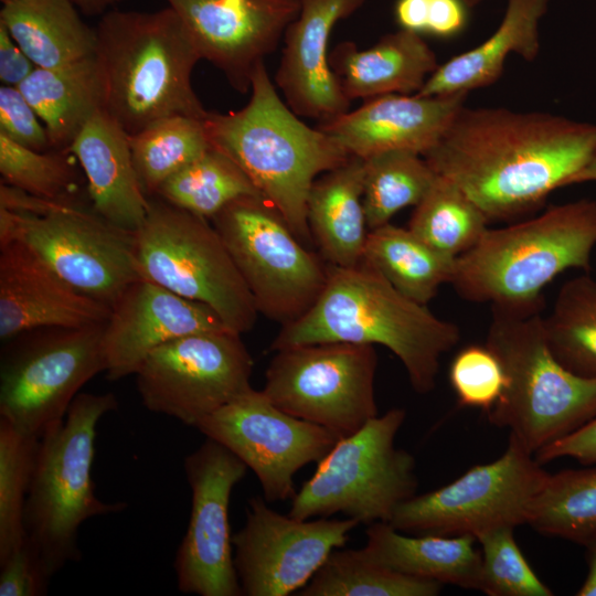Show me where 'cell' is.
<instances>
[{
	"instance_id": "obj_1",
	"label": "cell",
	"mask_w": 596,
	"mask_h": 596,
	"mask_svg": "<svg viewBox=\"0 0 596 596\" xmlns=\"http://www.w3.org/2000/svg\"><path fill=\"white\" fill-rule=\"evenodd\" d=\"M596 152V125L544 111L462 107L425 160L489 222L514 220L570 185Z\"/></svg>"
},
{
	"instance_id": "obj_2",
	"label": "cell",
	"mask_w": 596,
	"mask_h": 596,
	"mask_svg": "<svg viewBox=\"0 0 596 596\" xmlns=\"http://www.w3.org/2000/svg\"><path fill=\"white\" fill-rule=\"evenodd\" d=\"M459 327L395 289L363 260L328 265L323 290L299 319L281 326L272 351L321 342L380 344L404 365L419 394L434 390L440 358L457 345Z\"/></svg>"
},
{
	"instance_id": "obj_3",
	"label": "cell",
	"mask_w": 596,
	"mask_h": 596,
	"mask_svg": "<svg viewBox=\"0 0 596 596\" xmlns=\"http://www.w3.org/2000/svg\"><path fill=\"white\" fill-rule=\"evenodd\" d=\"M211 148L231 158L272 202L301 243H311L308 196L321 173L350 155L319 127L306 125L279 97L260 62L252 76L248 103L236 111H209Z\"/></svg>"
},
{
	"instance_id": "obj_4",
	"label": "cell",
	"mask_w": 596,
	"mask_h": 596,
	"mask_svg": "<svg viewBox=\"0 0 596 596\" xmlns=\"http://www.w3.org/2000/svg\"><path fill=\"white\" fill-rule=\"evenodd\" d=\"M96 32L104 110L128 135L175 115L205 119L209 110L191 81L202 58L172 8L110 10L102 15Z\"/></svg>"
},
{
	"instance_id": "obj_5",
	"label": "cell",
	"mask_w": 596,
	"mask_h": 596,
	"mask_svg": "<svg viewBox=\"0 0 596 596\" xmlns=\"http://www.w3.org/2000/svg\"><path fill=\"white\" fill-rule=\"evenodd\" d=\"M596 246V201L547 207L529 220L488 228L456 258L450 285L471 302L542 309L543 289L567 269L588 270Z\"/></svg>"
},
{
	"instance_id": "obj_6",
	"label": "cell",
	"mask_w": 596,
	"mask_h": 596,
	"mask_svg": "<svg viewBox=\"0 0 596 596\" xmlns=\"http://www.w3.org/2000/svg\"><path fill=\"white\" fill-rule=\"evenodd\" d=\"M541 311L491 307L485 342L507 377L488 419L533 455L596 416V377L577 375L555 358Z\"/></svg>"
},
{
	"instance_id": "obj_7",
	"label": "cell",
	"mask_w": 596,
	"mask_h": 596,
	"mask_svg": "<svg viewBox=\"0 0 596 596\" xmlns=\"http://www.w3.org/2000/svg\"><path fill=\"white\" fill-rule=\"evenodd\" d=\"M117 408L113 393H78L64 419L40 437L24 528L51 577L81 558L78 530L87 519L127 508L99 500L92 478L97 425Z\"/></svg>"
},
{
	"instance_id": "obj_8",
	"label": "cell",
	"mask_w": 596,
	"mask_h": 596,
	"mask_svg": "<svg viewBox=\"0 0 596 596\" xmlns=\"http://www.w3.org/2000/svg\"><path fill=\"white\" fill-rule=\"evenodd\" d=\"M405 417V409L394 407L340 438L295 493L288 514L309 520L342 513L368 525L390 522L418 485L414 457L395 447Z\"/></svg>"
},
{
	"instance_id": "obj_9",
	"label": "cell",
	"mask_w": 596,
	"mask_h": 596,
	"mask_svg": "<svg viewBox=\"0 0 596 596\" xmlns=\"http://www.w3.org/2000/svg\"><path fill=\"white\" fill-rule=\"evenodd\" d=\"M135 235L141 278L209 306L236 333L254 327L258 311L253 296L207 219L150 200Z\"/></svg>"
},
{
	"instance_id": "obj_10",
	"label": "cell",
	"mask_w": 596,
	"mask_h": 596,
	"mask_svg": "<svg viewBox=\"0 0 596 596\" xmlns=\"http://www.w3.org/2000/svg\"><path fill=\"white\" fill-rule=\"evenodd\" d=\"M211 223L265 317L290 323L317 301L328 264L305 248L287 222L262 194L242 196Z\"/></svg>"
},
{
	"instance_id": "obj_11",
	"label": "cell",
	"mask_w": 596,
	"mask_h": 596,
	"mask_svg": "<svg viewBox=\"0 0 596 596\" xmlns=\"http://www.w3.org/2000/svg\"><path fill=\"white\" fill-rule=\"evenodd\" d=\"M105 323L10 339L1 355L0 417L39 438L63 421L81 387L106 370Z\"/></svg>"
},
{
	"instance_id": "obj_12",
	"label": "cell",
	"mask_w": 596,
	"mask_h": 596,
	"mask_svg": "<svg viewBox=\"0 0 596 596\" xmlns=\"http://www.w3.org/2000/svg\"><path fill=\"white\" fill-rule=\"evenodd\" d=\"M262 390L278 408L340 438L377 416L374 345L321 342L279 349Z\"/></svg>"
},
{
	"instance_id": "obj_13",
	"label": "cell",
	"mask_w": 596,
	"mask_h": 596,
	"mask_svg": "<svg viewBox=\"0 0 596 596\" xmlns=\"http://www.w3.org/2000/svg\"><path fill=\"white\" fill-rule=\"evenodd\" d=\"M549 472L510 434L504 453L476 465L454 481L402 502L389 522L412 535L475 538L499 526L528 522L532 502Z\"/></svg>"
},
{
	"instance_id": "obj_14",
	"label": "cell",
	"mask_w": 596,
	"mask_h": 596,
	"mask_svg": "<svg viewBox=\"0 0 596 596\" xmlns=\"http://www.w3.org/2000/svg\"><path fill=\"white\" fill-rule=\"evenodd\" d=\"M22 240L68 285L110 309L140 279L136 235L75 203L46 215L0 209V246Z\"/></svg>"
},
{
	"instance_id": "obj_15",
	"label": "cell",
	"mask_w": 596,
	"mask_h": 596,
	"mask_svg": "<svg viewBox=\"0 0 596 596\" xmlns=\"http://www.w3.org/2000/svg\"><path fill=\"white\" fill-rule=\"evenodd\" d=\"M253 366L241 334L221 330L185 336L158 347L135 376L146 408L196 427L252 389Z\"/></svg>"
},
{
	"instance_id": "obj_16",
	"label": "cell",
	"mask_w": 596,
	"mask_h": 596,
	"mask_svg": "<svg viewBox=\"0 0 596 596\" xmlns=\"http://www.w3.org/2000/svg\"><path fill=\"white\" fill-rule=\"evenodd\" d=\"M195 428L254 471L268 502L292 499L295 473L318 462L340 439L323 426L287 414L253 387Z\"/></svg>"
},
{
	"instance_id": "obj_17",
	"label": "cell",
	"mask_w": 596,
	"mask_h": 596,
	"mask_svg": "<svg viewBox=\"0 0 596 596\" xmlns=\"http://www.w3.org/2000/svg\"><path fill=\"white\" fill-rule=\"evenodd\" d=\"M247 469L237 456L211 438L185 457L191 512L173 564L181 593L243 595L234 565L228 507L232 490Z\"/></svg>"
},
{
	"instance_id": "obj_18",
	"label": "cell",
	"mask_w": 596,
	"mask_h": 596,
	"mask_svg": "<svg viewBox=\"0 0 596 596\" xmlns=\"http://www.w3.org/2000/svg\"><path fill=\"white\" fill-rule=\"evenodd\" d=\"M249 499L245 524L232 536L243 595L287 596L300 590L328 556L343 547L356 520H300Z\"/></svg>"
},
{
	"instance_id": "obj_19",
	"label": "cell",
	"mask_w": 596,
	"mask_h": 596,
	"mask_svg": "<svg viewBox=\"0 0 596 596\" xmlns=\"http://www.w3.org/2000/svg\"><path fill=\"white\" fill-rule=\"evenodd\" d=\"M182 20L202 60L241 94L298 15L299 0H164Z\"/></svg>"
},
{
	"instance_id": "obj_20",
	"label": "cell",
	"mask_w": 596,
	"mask_h": 596,
	"mask_svg": "<svg viewBox=\"0 0 596 596\" xmlns=\"http://www.w3.org/2000/svg\"><path fill=\"white\" fill-rule=\"evenodd\" d=\"M221 330L230 329L209 306L140 278L115 302L105 323V372L109 380H120L135 374L150 352L169 341Z\"/></svg>"
},
{
	"instance_id": "obj_21",
	"label": "cell",
	"mask_w": 596,
	"mask_h": 596,
	"mask_svg": "<svg viewBox=\"0 0 596 596\" xmlns=\"http://www.w3.org/2000/svg\"><path fill=\"white\" fill-rule=\"evenodd\" d=\"M111 309L68 285L24 241L0 246V338L104 323Z\"/></svg>"
},
{
	"instance_id": "obj_22",
	"label": "cell",
	"mask_w": 596,
	"mask_h": 596,
	"mask_svg": "<svg viewBox=\"0 0 596 596\" xmlns=\"http://www.w3.org/2000/svg\"><path fill=\"white\" fill-rule=\"evenodd\" d=\"M365 0H299L298 15L284 34L275 82L285 103L299 117L323 123L350 109L330 66L328 42L334 25Z\"/></svg>"
},
{
	"instance_id": "obj_23",
	"label": "cell",
	"mask_w": 596,
	"mask_h": 596,
	"mask_svg": "<svg viewBox=\"0 0 596 596\" xmlns=\"http://www.w3.org/2000/svg\"><path fill=\"white\" fill-rule=\"evenodd\" d=\"M467 95H383L318 127L350 156L363 160L394 150L425 156L465 106Z\"/></svg>"
},
{
	"instance_id": "obj_24",
	"label": "cell",
	"mask_w": 596,
	"mask_h": 596,
	"mask_svg": "<svg viewBox=\"0 0 596 596\" xmlns=\"http://www.w3.org/2000/svg\"><path fill=\"white\" fill-rule=\"evenodd\" d=\"M67 150L84 170L93 211L118 227L137 232L150 200L138 181L128 134L123 127L100 109Z\"/></svg>"
},
{
	"instance_id": "obj_25",
	"label": "cell",
	"mask_w": 596,
	"mask_h": 596,
	"mask_svg": "<svg viewBox=\"0 0 596 596\" xmlns=\"http://www.w3.org/2000/svg\"><path fill=\"white\" fill-rule=\"evenodd\" d=\"M329 63L350 102L416 94L438 66L422 35L403 29L364 50L352 41L341 42L329 54Z\"/></svg>"
},
{
	"instance_id": "obj_26",
	"label": "cell",
	"mask_w": 596,
	"mask_h": 596,
	"mask_svg": "<svg viewBox=\"0 0 596 596\" xmlns=\"http://www.w3.org/2000/svg\"><path fill=\"white\" fill-rule=\"evenodd\" d=\"M550 0H508L497 30L481 44L437 66L422 88L421 96L469 94L496 83L512 53L528 62L541 49L540 22Z\"/></svg>"
},
{
	"instance_id": "obj_27",
	"label": "cell",
	"mask_w": 596,
	"mask_h": 596,
	"mask_svg": "<svg viewBox=\"0 0 596 596\" xmlns=\"http://www.w3.org/2000/svg\"><path fill=\"white\" fill-rule=\"evenodd\" d=\"M364 160L350 156L313 182L307 203L312 240L328 265L353 267L363 260L369 234L363 207Z\"/></svg>"
},
{
	"instance_id": "obj_28",
	"label": "cell",
	"mask_w": 596,
	"mask_h": 596,
	"mask_svg": "<svg viewBox=\"0 0 596 596\" xmlns=\"http://www.w3.org/2000/svg\"><path fill=\"white\" fill-rule=\"evenodd\" d=\"M471 534L406 535L389 522L366 530L363 550L380 564L397 572L481 590V552Z\"/></svg>"
},
{
	"instance_id": "obj_29",
	"label": "cell",
	"mask_w": 596,
	"mask_h": 596,
	"mask_svg": "<svg viewBox=\"0 0 596 596\" xmlns=\"http://www.w3.org/2000/svg\"><path fill=\"white\" fill-rule=\"evenodd\" d=\"M18 88L43 121L55 150H67L86 123L104 109L96 55L62 67H36Z\"/></svg>"
},
{
	"instance_id": "obj_30",
	"label": "cell",
	"mask_w": 596,
	"mask_h": 596,
	"mask_svg": "<svg viewBox=\"0 0 596 596\" xmlns=\"http://www.w3.org/2000/svg\"><path fill=\"white\" fill-rule=\"evenodd\" d=\"M0 23L36 67H62L96 55V29L70 0H15L3 4Z\"/></svg>"
},
{
	"instance_id": "obj_31",
	"label": "cell",
	"mask_w": 596,
	"mask_h": 596,
	"mask_svg": "<svg viewBox=\"0 0 596 596\" xmlns=\"http://www.w3.org/2000/svg\"><path fill=\"white\" fill-rule=\"evenodd\" d=\"M363 262L407 298L426 305L450 284L456 258L444 255L408 227L387 223L369 231Z\"/></svg>"
},
{
	"instance_id": "obj_32",
	"label": "cell",
	"mask_w": 596,
	"mask_h": 596,
	"mask_svg": "<svg viewBox=\"0 0 596 596\" xmlns=\"http://www.w3.org/2000/svg\"><path fill=\"white\" fill-rule=\"evenodd\" d=\"M443 584L386 567L362 549L334 550L300 596H436Z\"/></svg>"
},
{
	"instance_id": "obj_33",
	"label": "cell",
	"mask_w": 596,
	"mask_h": 596,
	"mask_svg": "<svg viewBox=\"0 0 596 596\" xmlns=\"http://www.w3.org/2000/svg\"><path fill=\"white\" fill-rule=\"evenodd\" d=\"M136 174L146 196L210 148L204 119L175 115L128 135Z\"/></svg>"
},
{
	"instance_id": "obj_34",
	"label": "cell",
	"mask_w": 596,
	"mask_h": 596,
	"mask_svg": "<svg viewBox=\"0 0 596 596\" xmlns=\"http://www.w3.org/2000/svg\"><path fill=\"white\" fill-rule=\"evenodd\" d=\"M488 224L483 212L460 188L437 174L415 206L408 228L435 251L457 258L481 240Z\"/></svg>"
},
{
	"instance_id": "obj_35",
	"label": "cell",
	"mask_w": 596,
	"mask_h": 596,
	"mask_svg": "<svg viewBox=\"0 0 596 596\" xmlns=\"http://www.w3.org/2000/svg\"><path fill=\"white\" fill-rule=\"evenodd\" d=\"M549 345L571 372L596 377V280L582 275L560 289L552 310L543 317Z\"/></svg>"
},
{
	"instance_id": "obj_36",
	"label": "cell",
	"mask_w": 596,
	"mask_h": 596,
	"mask_svg": "<svg viewBox=\"0 0 596 596\" xmlns=\"http://www.w3.org/2000/svg\"><path fill=\"white\" fill-rule=\"evenodd\" d=\"M526 523L545 535L583 545L596 534V467L549 473Z\"/></svg>"
},
{
	"instance_id": "obj_37",
	"label": "cell",
	"mask_w": 596,
	"mask_h": 596,
	"mask_svg": "<svg viewBox=\"0 0 596 596\" xmlns=\"http://www.w3.org/2000/svg\"><path fill=\"white\" fill-rule=\"evenodd\" d=\"M260 194L226 155L210 148L159 188L157 195L184 211L211 220L233 201Z\"/></svg>"
},
{
	"instance_id": "obj_38",
	"label": "cell",
	"mask_w": 596,
	"mask_h": 596,
	"mask_svg": "<svg viewBox=\"0 0 596 596\" xmlns=\"http://www.w3.org/2000/svg\"><path fill=\"white\" fill-rule=\"evenodd\" d=\"M437 174L418 153L394 150L364 160L363 207L369 231L390 223L407 206H416Z\"/></svg>"
},
{
	"instance_id": "obj_39",
	"label": "cell",
	"mask_w": 596,
	"mask_h": 596,
	"mask_svg": "<svg viewBox=\"0 0 596 596\" xmlns=\"http://www.w3.org/2000/svg\"><path fill=\"white\" fill-rule=\"evenodd\" d=\"M39 440L0 417V562L26 538L24 508Z\"/></svg>"
},
{
	"instance_id": "obj_40",
	"label": "cell",
	"mask_w": 596,
	"mask_h": 596,
	"mask_svg": "<svg viewBox=\"0 0 596 596\" xmlns=\"http://www.w3.org/2000/svg\"><path fill=\"white\" fill-rule=\"evenodd\" d=\"M68 153L55 149L36 151L0 132L1 182L43 199L73 201L77 173Z\"/></svg>"
},
{
	"instance_id": "obj_41",
	"label": "cell",
	"mask_w": 596,
	"mask_h": 596,
	"mask_svg": "<svg viewBox=\"0 0 596 596\" xmlns=\"http://www.w3.org/2000/svg\"><path fill=\"white\" fill-rule=\"evenodd\" d=\"M481 552V590L489 596H553L532 570L514 539L513 526L476 536Z\"/></svg>"
},
{
	"instance_id": "obj_42",
	"label": "cell",
	"mask_w": 596,
	"mask_h": 596,
	"mask_svg": "<svg viewBox=\"0 0 596 596\" xmlns=\"http://www.w3.org/2000/svg\"><path fill=\"white\" fill-rule=\"evenodd\" d=\"M460 405L489 412L501 397L505 372L498 355L485 344H469L454 356L448 372Z\"/></svg>"
},
{
	"instance_id": "obj_43",
	"label": "cell",
	"mask_w": 596,
	"mask_h": 596,
	"mask_svg": "<svg viewBox=\"0 0 596 596\" xmlns=\"http://www.w3.org/2000/svg\"><path fill=\"white\" fill-rule=\"evenodd\" d=\"M0 132L30 149L53 150L45 127L18 87H0Z\"/></svg>"
},
{
	"instance_id": "obj_44",
	"label": "cell",
	"mask_w": 596,
	"mask_h": 596,
	"mask_svg": "<svg viewBox=\"0 0 596 596\" xmlns=\"http://www.w3.org/2000/svg\"><path fill=\"white\" fill-rule=\"evenodd\" d=\"M0 596H41L47 593L51 576L28 538L0 562Z\"/></svg>"
},
{
	"instance_id": "obj_45",
	"label": "cell",
	"mask_w": 596,
	"mask_h": 596,
	"mask_svg": "<svg viewBox=\"0 0 596 596\" xmlns=\"http://www.w3.org/2000/svg\"><path fill=\"white\" fill-rule=\"evenodd\" d=\"M467 9L464 0H423L421 35L440 39L457 36L467 25Z\"/></svg>"
},
{
	"instance_id": "obj_46",
	"label": "cell",
	"mask_w": 596,
	"mask_h": 596,
	"mask_svg": "<svg viewBox=\"0 0 596 596\" xmlns=\"http://www.w3.org/2000/svg\"><path fill=\"white\" fill-rule=\"evenodd\" d=\"M535 459L545 464L570 457L583 465H596V416L587 423L551 443L534 454Z\"/></svg>"
},
{
	"instance_id": "obj_47",
	"label": "cell",
	"mask_w": 596,
	"mask_h": 596,
	"mask_svg": "<svg viewBox=\"0 0 596 596\" xmlns=\"http://www.w3.org/2000/svg\"><path fill=\"white\" fill-rule=\"evenodd\" d=\"M36 68L35 64L0 23V81L2 85L18 87Z\"/></svg>"
},
{
	"instance_id": "obj_48",
	"label": "cell",
	"mask_w": 596,
	"mask_h": 596,
	"mask_svg": "<svg viewBox=\"0 0 596 596\" xmlns=\"http://www.w3.org/2000/svg\"><path fill=\"white\" fill-rule=\"evenodd\" d=\"M74 201H54L33 195L21 189L1 182L0 209L28 215H46Z\"/></svg>"
},
{
	"instance_id": "obj_49",
	"label": "cell",
	"mask_w": 596,
	"mask_h": 596,
	"mask_svg": "<svg viewBox=\"0 0 596 596\" xmlns=\"http://www.w3.org/2000/svg\"><path fill=\"white\" fill-rule=\"evenodd\" d=\"M583 545L586 547L588 571L583 585L575 595L596 596V534L585 541Z\"/></svg>"
},
{
	"instance_id": "obj_50",
	"label": "cell",
	"mask_w": 596,
	"mask_h": 596,
	"mask_svg": "<svg viewBox=\"0 0 596 596\" xmlns=\"http://www.w3.org/2000/svg\"><path fill=\"white\" fill-rule=\"evenodd\" d=\"M81 12L86 15L104 14L107 10L125 0H70Z\"/></svg>"
},
{
	"instance_id": "obj_51",
	"label": "cell",
	"mask_w": 596,
	"mask_h": 596,
	"mask_svg": "<svg viewBox=\"0 0 596 596\" xmlns=\"http://www.w3.org/2000/svg\"><path fill=\"white\" fill-rule=\"evenodd\" d=\"M585 182H596V152L586 167L573 178L571 184Z\"/></svg>"
},
{
	"instance_id": "obj_52",
	"label": "cell",
	"mask_w": 596,
	"mask_h": 596,
	"mask_svg": "<svg viewBox=\"0 0 596 596\" xmlns=\"http://www.w3.org/2000/svg\"><path fill=\"white\" fill-rule=\"evenodd\" d=\"M482 0H464L468 8L475 7L480 3Z\"/></svg>"
},
{
	"instance_id": "obj_53",
	"label": "cell",
	"mask_w": 596,
	"mask_h": 596,
	"mask_svg": "<svg viewBox=\"0 0 596 596\" xmlns=\"http://www.w3.org/2000/svg\"><path fill=\"white\" fill-rule=\"evenodd\" d=\"M12 1H15V0H1V2H2L3 4L9 3V2H12Z\"/></svg>"
}]
</instances>
